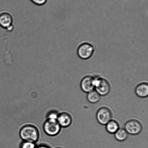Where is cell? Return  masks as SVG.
I'll return each mask as SVG.
<instances>
[{
    "mask_svg": "<svg viewBox=\"0 0 148 148\" xmlns=\"http://www.w3.org/2000/svg\"><path fill=\"white\" fill-rule=\"evenodd\" d=\"M20 137L24 141L35 143L38 140L39 137L38 130L34 126L26 125L20 130Z\"/></svg>",
    "mask_w": 148,
    "mask_h": 148,
    "instance_id": "obj_1",
    "label": "cell"
},
{
    "mask_svg": "<svg viewBox=\"0 0 148 148\" xmlns=\"http://www.w3.org/2000/svg\"><path fill=\"white\" fill-rule=\"evenodd\" d=\"M124 129L129 134L137 135L143 129V126L138 120L131 119L127 121L124 125Z\"/></svg>",
    "mask_w": 148,
    "mask_h": 148,
    "instance_id": "obj_2",
    "label": "cell"
},
{
    "mask_svg": "<svg viewBox=\"0 0 148 148\" xmlns=\"http://www.w3.org/2000/svg\"><path fill=\"white\" fill-rule=\"evenodd\" d=\"M95 88L101 96H105L110 92L111 87L107 80L104 78H96Z\"/></svg>",
    "mask_w": 148,
    "mask_h": 148,
    "instance_id": "obj_3",
    "label": "cell"
},
{
    "mask_svg": "<svg viewBox=\"0 0 148 148\" xmlns=\"http://www.w3.org/2000/svg\"><path fill=\"white\" fill-rule=\"evenodd\" d=\"M94 52V46L90 43H82L78 46L77 53L80 59L84 60L91 58Z\"/></svg>",
    "mask_w": 148,
    "mask_h": 148,
    "instance_id": "obj_4",
    "label": "cell"
},
{
    "mask_svg": "<svg viewBox=\"0 0 148 148\" xmlns=\"http://www.w3.org/2000/svg\"><path fill=\"white\" fill-rule=\"evenodd\" d=\"M112 114L111 110L107 107H101L97 112V120L102 125H106L112 120Z\"/></svg>",
    "mask_w": 148,
    "mask_h": 148,
    "instance_id": "obj_5",
    "label": "cell"
},
{
    "mask_svg": "<svg viewBox=\"0 0 148 148\" xmlns=\"http://www.w3.org/2000/svg\"><path fill=\"white\" fill-rule=\"evenodd\" d=\"M44 131L50 136H55L58 134L60 131L61 126L57 120L47 119L43 126Z\"/></svg>",
    "mask_w": 148,
    "mask_h": 148,
    "instance_id": "obj_6",
    "label": "cell"
},
{
    "mask_svg": "<svg viewBox=\"0 0 148 148\" xmlns=\"http://www.w3.org/2000/svg\"><path fill=\"white\" fill-rule=\"evenodd\" d=\"M14 17L10 12L4 11L0 13V26L9 31L13 29Z\"/></svg>",
    "mask_w": 148,
    "mask_h": 148,
    "instance_id": "obj_7",
    "label": "cell"
},
{
    "mask_svg": "<svg viewBox=\"0 0 148 148\" xmlns=\"http://www.w3.org/2000/svg\"><path fill=\"white\" fill-rule=\"evenodd\" d=\"M96 78L91 75H86L81 81L80 87L84 92L88 93L94 90L95 88Z\"/></svg>",
    "mask_w": 148,
    "mask_h": 148,
    "instance_id": "obj_8",
    "label": "cell"
},
{
    "mask_svg": "<svg viewBox=\"0 0 148 148\" xmlns=\"http://www.w3.org/2000/svg\"><path fill=\"white\" fill-rule=\"evenodd\" d=\"M57 120L61 127H66L71 124L72 118L70 114L64 112L59 114Z\"/></svg>",
    "mask_w": 148,
    "mask_h": 148,
    "instance_id": "obj_9",
    "label": "cell"
},
{
    "mask_svg": "<svg viewBox=\"0 0 148 148\" xmlns=\"http://www.w3.org/2000/svg\"><path fill=\"white\" fill-rule=\"evenodd\" d=\"M135 92L138 96L141 98H146L148 95V85L146 82L138 84L136 87Z\"/></svg>",
    "mask_w": 148,
    "mask_h": 148,
    "instance_id": "obj_10",
    "label": "cell"
},
{
    "mask_svg": "<svg viewBox=\"0 0 148 148\" xmlns=\"http://www.w3.org/2000/svg\"><path fill=\"white\" fill-rule=\"evenodd\" d=\"M106 130L108 133L114 134L120 128L119 125L115 120H111L106 125Z\"/></svg>",
    "mask_w": 148,
    "mask_h": 148,
    "instance_id": "obj_11",
    "label": "cell"
},
{
    "mask_svg": "<svg viewBox=\"0 0 148 148\" xmlns=\"http://www.w3.org/2000/svg\"><path fill=\"white\" fill-rule=\"evenodd\" d=\"M87 100L91 103L95 104L99 101L101 96L95 90H93L88 93L87 96Z\"/></svg>",
    "mask_w": 148,
    "mask_h": 148,
    "instance_id": "obj_12",
    "label": "cell"
},
{
    "mask_svg": "<svg viewBox=\"0 0 148 148\" xmlns=\"http://www.w3.org/2000/svg\"><path fill=\"white\" fill-rule=\"evenodd\" d=\"M128 134L125 129L123 128H119L114 134V137L116 140L120 142L124 141L128 137Z\"/></svg>",
    "mask_w": 148,
    "mask_h": 148,
    "instance_id": "obj_13",
    "label": "cell"
},
{
    "mask_svg": "<svg viewBox=\"0 0 148 148\" xmlns=\"http://www.w3.org/2000/svg\"><path fill=\"white\" fill-rule=\"evenodd\" d=\"M35 143L31 142L24 141L21 143L20 148H36Z\"/></svg>",
    "mask_w": 148,
    "mask_h": 148,
    "instance_id": "obj_14",
    "label": "cell"
},
{
    "mask_svg": "<svg viewBox=\"0 0 148 148\" xmlns=\"http://www.w3.org/2000/svg\"><path fill=\"white\" fill-rule=\"evenodd\" d=\"M32 3L36 6H41L45 5L48 0H29Z\"/></svg>",
    "mask_w": 148,
    "mask_h": 148,
    "instance_id": "obj_15",
    "label": "cell"
},
{
    "mask_svg": "<svg viewBox=\"0 0 148 148\" xmlns=\"http://www.w3.org/2000/svg\"><path fill=\"white\" fill-rule=\"evenodd\" d=\"M59 114L56 112H51L47 116L48 119L57 120Z\"/></svg>",
    "mask_w": 148,
    "mask_h": 148,
    "instance_id": "obj_16",
    "label": "cell"
},
{
    "mask_svg": "<svg viewBox=\"0 0 148 148\" xmlns=\"http://www.w3.org/2000/svg\"><path fill=\"white\" fill-rule=\"evenodd\" d=\"M36 148H50L48 147V146H46V145H40V146H38V147H36Z\"/></svg>",
    "mask_w": 148,
    "mask_h": 148,
    "instance_id": "obj_17",
    "label": "cell"
},
{
    "mask_svg": "<svg viewBox=\"0 0 148 148\" xmlns=\"http://www.w3.org/2000/svg\"><path fill=\"white\" fill-rule=\"evenodd\" d=\"M63 148L60 147H57V148Z\"/></svg>",
    "mask_w": 148,
    "mask_h": 148,
    "instance_id": "obj_18",
    "label": "cell"
}]
</instances>
